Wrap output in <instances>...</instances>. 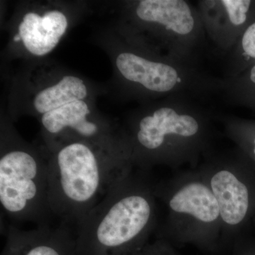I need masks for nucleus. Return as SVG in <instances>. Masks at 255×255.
Returning a JSON list of instances; mask_svg holds the SVG:
<instances>
[{"label": "nucleus", "mask_w": 255, "mask_h": 255, "mask_svg": "<svg viewBox=\"0 0 255 255\" xmlns=\"http://www.w3.org/2000/svg\"><path fill=\"white\" fill-rule=\"evenodd\" d=\"M97 150L90 142H70L48 161V205L60 223L76 227L126 177L118 159Z\"/></svg>", "instance_id": "nucleus-1"}, {"label": "nucleus", "mask_w": 255, "mask_h": 255, "mask_svg": "<svg viewBox=\"0 0 255 255\" xmlns=\"http://www.w3.org/2000/svg\"><path fill=\"white\" fill-rule=\"evenodd\" d=\"M129 189L126 177L75 227L78 255H137L152 206Z\"/></svg>", "instance_id": "nucleus-2"}, {"label": "nucleus", "mask_w": 255, "mask_h": 255, "mask_svg": "<svg viewBox=\"0 0 255 255\" xmlns=\"http://www.w3.org/2000/svg\"><path fill=\"white\" fill-rule=\"evenodd\" d=\"M48 162L24 148H7L0 158V204L3 214L18 226L49 224Z\"/></svg>", "instance_id": "nucleus-3"}, {"label": "nucleus", "mask_w": 255, "mask_h": 255, "mask_svg": "<svg viewBox=\"0 0 255 255\" xmlns=\"http://www.w3.org/2000/svg\"><path fill=\"white\" fill-rule=\"evenodd\" d=\"M6 241L1 255H78L75 232L71 227L60 223L22 229L8 225Z\"/></svg>", "instance_id": "nucleus-4"}, {"label": "nucleus", "mask_w": 255, "mask_h": 255, "mask_svg": "<svg viewBox=\"0 0 255 255\" xmlns=\"http://www.w3.org/2000/svg\"><path fill=\"white\" fill-rule=\"evenodd\" d=\"M68 25L66 16L58 10L48 11L43 16L28 12L18 26V34L31 54L43 56L58 44Z\"/></svg>", "instance_id": "nucleus-5"}, {"label": "nucleus", "mask_w": 255, "mask_h": 255, "mask_svg": "<svg viewBox=\"0 0 255 255\" xmlns=\"http://www.w3.org/2000/svg\"><path fill=\"white\" fill-rule=\"evenodd\" d=\"M198 130L199 125L193 117L178 115L172 109L162 108L140 121L137 138L140 145L152 150L163 144L166 135L174 133L189 137Z\"/></svg>", "instance_id": "nucleus-6"}, {"label": "nucleus", "mask_w": 255, "mask_h": 255, "mask_svg": "<svg viewBox=\"0 0 255 255\" xmlns=\"http://www.w3.org/2000/svg\"><path fill=\"white\" fill-rule=\"evenodd\" d=\"M117 66L124 78L138 82L151 91L168 92L178 80L177 71L172 67L150 61L132 53L119 55Z\"/></svg>", "instance_id": "nucleus-7"}, {"label": "nucleus", "mask_w": 255, "mask_h": 255, "mask_svg": "<svg viewBox=\"0 0 255 255\" xmlns=\"http://www.w3.org/2000/svg\"><path fill=\"white\" fill-rule=\"evenodd\" d=\"M211 184L223 221L230 225L241 223L246 217L249 206L246 186L226 170L215 174Z\"/></svg>", "instance_id": "nucleus-8"}, {"label": "nucleus", "mask_w": 255, "mask_h": 255, "mask_svg": "<svg viewBox=\"0 0 255 255\" xmlns=\"http://www.w3.org/2000/svg\"><path fill=\"white\" fill-rule=\"evenodd\" d=\"M90 112L83 100L75 101L43 114L41 122L45 130L52 135L72 130L82 139L95 140L100 135V128L95 122L87 119Z\"/></svg>", "instance_id": "nucleus-9"}, {"label": "nucleus", "mask_w": 255, "mask_h": 255, "mask_svg": "<svg viewBox=\"0 0 255 255\" xmlns=\"http://www.w3.org/2000/svg\"><path fill=\"white\" fill-rule=\"evenodd\" d=\"M136 12L143 21L161 23L179 34H187L194 28L191 10L182 0H143Z\"/></svg>", "instance_id": "nucleus-10"}, {"label": "nucleus", "mask_w": 255, "mask_h": 255, "mask_svg": "<svg viewBox=\"0 0 255 255\" xmlns=\"http://www.w3.org/2000/svg\"><path fill=\"white\" fill-rule=\"evenodd\" d=\"M169 206L176 212L192 215L205 223L216 221L220 214L214 193L201 183H191L183 187L169 201Z\"/></svg>", "instance_id": "nucleus-11"}, {"label": "nucleus", "mask_w": 255, "mask_h": 255, "mask_svg": "<svg viewBox=\"0 0 255 255\" xmlns=\"http://www.w3.org/2000/svg\"><path fill=\"white\" fill-rule=\"evenodd\" d=\"M86 85L77 77L65 76L53 86L37 94L33 106L38 113L44 114L87 97Z\"/></svg>", "instance_id": "nucleus-12"}, {"label": "nucleus", "mask_w": 255, "mask_h": 255, "mask_svg": "<svg viewBox=\"0 0 255 255\" xmlns=\"http://www.w3.org/2000/svg\"><path fill=\"white\" fill-rule=\"evenodd\" d=\"M227 10L231 22L234 25L243 24L246 21L247 12L251 1L248 0H223L221 1Z\"/></svg>", "instance_id": "nucleus-13"}, {"label": "nucleus", "mask_w": 255, "mask_h": 255, "mask_svg": "<svg viewBox=\"0 0 255 255\" xmlns=\"http://www.w3.org/2000/svg\"><path fill=\"white\" fill-rule=\"evenodd\" d=\"M242 44L247 54L255 58V23L246 30Z\"/></svg>", "instance_id": "nucleus-14"}, {"label": "nucleus", "mask_w": 255, "mask_h": 255, "mask_svg": "<svg viewBox=\"0 0 255 255\" xmlns=\"http://www.w3.org/2000/svg\"><path fill=\"white\" fill-rule=\"evenodd\" d=\"M159 253L152 248H149L148 250H145L143 252H140L137 255H158Z\"/></svg>", "instance_id": "nucleus-15"}, {"label": "nucleus", "mask_w": 255, "mask_h": 255, "mask_svg": "<svg viewBox=\"0 0 255 255\" xmlns=\"http://www.w3.org/2000/svg\"><path fill=\"white\" fill-rule=\"evenodd\" d=\"M251 78L252 81L255 83V66L253 67V68L252 69Z\"/></svg>", "instance_id": "nucleus-16"}, {"label": "nucleus", "mask_w": 255, "mask_h": 255, "mask_svg": "<svg viewBox=\"0 0 255 255\" xmlns=\"http://www.w3.org/2000/svg\"><path fill=\"white\" fill-rule=\"evenodd\" d=\"M14 41H16V42H18V41H21V36H20V35L18 34H18H16V36H14Z\"/></svg>", "instance_id": "nucleus-17"}]
</instances>
